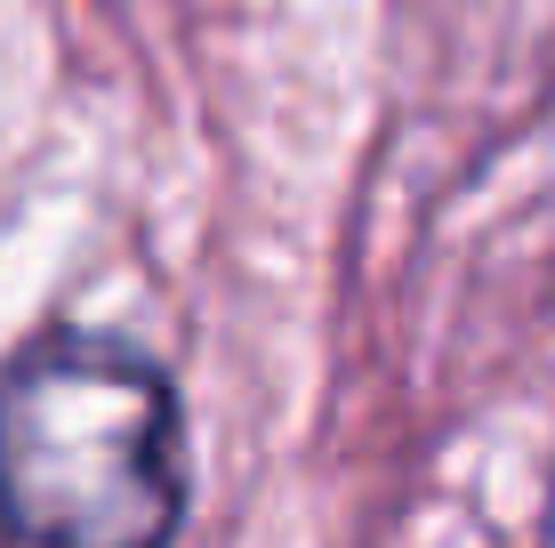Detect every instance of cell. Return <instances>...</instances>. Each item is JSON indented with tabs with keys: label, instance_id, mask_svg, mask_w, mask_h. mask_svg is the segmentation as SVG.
<instances>
[{
	"label": "cell",
	"instance_id": "6da1fadb",
	"mask_svg": "<svg viewBox=\"0 0 555 548\" xmlns=\"http://www.w3.org/2000/svg\"><path fill=\"white\" fill-rule=\"evenodd\" d=\"M185 493V404L138 339L49 323L0 364V548H169Z\"/></svg>",
	"mask_w": 555,
	"mask_h": 548
}]
</instances>
